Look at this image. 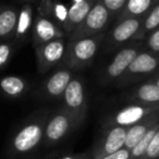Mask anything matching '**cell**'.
I'll use <instances>...</instances> for the list:
<instances>
[{
	"mask_svg": "<svg viewBox=\"0 0 159 159\" xmlns=\"http://www.w3.org/2000/svg\"><path fill=\"white\" fill-rule=\"evenodd\" d=\"M72 73L66 68L60 69L56 71L45 84V91L46 94L50 98H59L63 96L66 86L72 80Z\"/></svg>",
	"mask_w": 159,
	"mask_h": 159,
	"instance_id": "cell-15",
	"label": "cell"
},
{
	"mask_svg": "<svg viewBox=\"0 0 159 159\" xmlns=\"http://www.w3.org/2000/svg\"><path fill=\"white\" fill-rule=\"evenodd\" d=\"M158 3L159 0H129L125 8L118 16V21L126 18L145 16Z\"/></svg>",
	"mask_w": 159,
	"mask_h": 159,
	"instance_id": "cell-17",
	"label": "cell"
},
{
	"mask_svg": "<svg viewBox=\"0 0 159 159\" xmlns=\"http://www.w3.org/2000/svg\"><path fill=\"white\" fill-rule=\"evenodd\" d=\"M105 5V7L108 9L112 18L115 16H119L122 10L125 8L126 3L129 2V0H100Z\"/></svg>",
	"mask_w": 159,
	"mask_h": 159,
	"instance_id": "cell-23",
	"label": "cell"
},
{
	"mask_svg": "<svg viewBox=\"0 0 159 159\" xmlns=\"http://www.w3.org/2000/svg\"><path fill=\"white\" fill-rule=\"evenodd\" d=\"M145 16L126 18L117 21L116 26L111 30L108 37V46L110 49L121 48L135 39Z\"/></svg>",
	"mask_w": 159,
	"mask_h": 159,
	"instance_id": "cell-8",
	"label": "cell"
},
{
	"mask_svg": "<svg viewBox=\"0 0 159 159\" xmlns=\"http://www.w3.org/2000/svg\"><path fill=\"white\" fill-rule=\"evenodd\" d=\"M105 39V33L82 38L66 44L63 63L68 69L80 70L93 62L99 46Z\"/></svg>",
	"mask_w": 159,
	"mask_h": 159,
	"instance_id": "cell-1",
	"label": "cell"
},
{
	"mask_svg": "<svg viewBox=\"0 0 159 159\" xmlns=\"http://www.w3.org/2000/svg\"><path fill=\"white\" fill-rule=\"evenodd\" d=\"M0 89L8 97H21L29 89V83L24 79L16 75H9L0 80Z\"/></svg>",
	"mask_w": 159,
	"mask_h": 159,
	"instance_id": "cell-20",
	"label": "cell"
},
{
	"mask_svg": "<svg viewBox=\"0 0 159 159\" xmlns=\"http://www.w3.org/2000/svg\"><path fill=\"white\" fill-rule=\"evenodd\" d=\"M148 82L154 83V84H156L157 86H159V73L157 75H154V76H152V79L148 80Z\"/></svg>",
	"mask_w": 159,
	"mask_h": 159,
	"instance_id": "cell-28",
	"label": "cell"
},
{
	"mask_svg": "<svg viewBox=\"0 0 159 159\" xmlns=\"http://www.w3.org/2000/svg\"><path fill=\"white\" fill-rule=\"evenodd\" d=\"M63 108L74 116L80 122L84 120L87 111V102L82 80L72 79L63 93Z\"/></svg>",
	"mask_w": 159,
	"mask_h": 159,
	"instance_id": "cell-7",
	"label": "cell"
},
{
	"mask_svg": "<svg viewBox=\"0 0 159 159\" xmlns=\"http://www.w3.org/2000/svg\"><path fill=\"white\" fill-rule=\"evenodd\" d=\"M111 19L112 16L99 0L89 12V14L83 19L82 22L69 35V42H74L77 39L105 33V30L108 26Z\"/></svg>",
	"mask_w": 159,
	"mask_h": 159,
	"instance_id": "cell-2",
	"label": "cell"
},
{
	"mask_svg": "<svg viewBox=\"0 0 159 159\" xmlns=\"http://www.w3.org/2000/svg\"><path fill=\"white\" fill-rule=\"evenodd\" d=\"M64 159H81V158H76V157H69V158H64Z\"/></svg>",
	"mask_w": 159,
	"mask_h": 159,
	"instance_id": "cell-29",
	"label": "cell"
},
{
	"mask_svg": "<svg viewBox=\"0 0 159 159\" xmlns=\"http://www.w3.org/2000/svg\"><path fill=\"white\" fill-rule=\"evenodd\" d=\"M145 46L147 47L148 51L159 55V26L146 36Z\"/></svg>",
	"mask_w": 159,
	"mask_h": 159,
	"instance_id": "cell-24",
	"label": "cell"
},
{
	"mask_svg": "<svg viewBox=\"0 0 159 159\" xmlns=\"http://www.w3.org/2000/svg\"><path fill=\"white\" fill-rule=\"evenodd\" d=\"M159 72V55L150 51H141L129 66L122 76L118 79L119 85L136 82L144 77L152 76Z\"/></svg>",
	"mask_w": 159,
	"mask_h": 159,
	"instance_id": "cell-3",
	"label": "cell"
},
{
	"mask_svg": "<svg viewBox=\"0 0 159 159\" xmlns=\"http://www.w3.org/2000/svg\"><path fill=\"white\" fill-rule=\"evenodd\" d=\"M128 128L124 126H110L108 132L99 141L92 152V159H102L122 149L125 143Z\"/></svg>",
	"mask_w": 159,
	"mask_h": 159,
	"instance_id": "cell-11",
	"label": "cell"
},
{
	"mask_svg": "<svg viewBox=\"0 0 159 159\" xmlns=\"http://www.w3.org/2000/svg\"><path fill=\"white\" fill-rule=\"evenodd\" d=\"M144 159H159V129L150 141Z\"/></svg>",
	"mask_w": 159,
	"mask_h": 159,
	"instance_id": "cell-25",
	"label": "cell"
},
{
	"mask_svg": "<svg viewBox=\"0 0 159 159\" xmlns=\"http://www.w3.org/2000/svg\"><path fill=\"white\" fill-rule=\"evenodd\" d=\"M159 105H131V106L124 107L123 109L119 110L110 120L109 125L110 126H124L130 128L135 123L139 122L146 116L150 115L154 111L158 110Z\"/></svg>",
	"mask_w": 159,
	"mask_h": 159,
	"instance_id": "cell-12",
	"label": "cell"
},
{
	"mask_svg": "<svg viewBox=\"0 0 159 159\" xmlns=\"http://www.w3.org/2000/svg\"><path fill=\"white\" fill-rule=\"evenodd\" d=\"M33 27V8L29 3H25L19 11L18 23L14 31L13 39L16 43H21L26 38L29 32Z\"/></svg>",
	"mask_w": 159,
	"mask_h": 159,
	"instance_id": "cell-18",
	"label": "cell"
},
{
	"mask_svg": "<svg viewBox=\"0 0 159 159\" xmlns=\"http://www.w3.org/2000/svg\"><path fill=\"white\" fill-rule=\"evenodd\" d=\"M21 1H30V0H21Z\"/></svg>",
	"mask_w": 159,
	"mask_h": 159,
	"instance_id": "cell-30",
	"label": "cell"
},
{
	"mask_svg": "<svg viewBox=\"0 0 159 159\" xmlns=\"http://www.w3.org/2000/svg\"><path fill=\"white\" fill-rule=\"evenodd\" d=\"M130 158V150L125 149V148H122V149L118 150V152H113L111 155L104 157L102 159H129Z\"/></svg>",
	"mask_w": 159,
	"mask_h": 159,
	"instance_id": "cell-27",
	"label": "cell"
},
{
	"mask_svg": "<svg viewBox=\"0 0 159 159\" xmlns=\"http://www.w3.org/2000/svg\"><path fill=\"white\" fill-rule=\"evenodd\" d=\"M66 49V43L64 38H57L37 47L35 52L39 73L47 72L60 61H63Z\"/></svg>",
	"mask_w": 159,
	"mask_h": 159,
	"instance_id": "cell-9",
	"label": "cell"
},
{
	"mask_svg": "<svg viewBox=\"0 0 159 159\" xmlns=\"http://www.w3.org/2000/svg\"><path fill=\"white\" fill-rule=\"evenodd\" d=\"M159 26V3L155 6L145 16L142 26L139 29L134 40H142L148 35L152 31Z\"/></svg>",
	"mask_w": 159,
	"mask_h": 159,
	"instance_id": "cell-21",
	"label": "cell"
},
{
	"mask_svg": "<svg viewBox=\"0 0 159 159\" xmlns=\"http://www.w3.org/2000/svg\"><path fill=\"white\" fill-rule=\"evenodd\" d=\"M12 51H13L12 45L7 44V43L0 44V68L7 66V63L10 61Z\"/></svg>",
	"mask_w": 159,
	"mask_h": 159,
	"instance_id": "cell-26",
	"label": "cell"
},
{
	"mask_svg": "<svg viewBox=\"0 0 159 159\" xmlns=\"http://www.w3.org/2000/svg\"><path fill=\"white\" fill-rule=\"evenodd\" d=\"M98 1L99 0H72V5L68 9V16L62 25L64 33L70 35Z\"/></svg>",
	"mask_w": 159,
	"mask_h": 159,
	"instance_id": "cell-14",
	"label": "cell"
},
{
	"mask_svg": "<svg viewBox=\"0 0 159 159\" xmlns=\"http://www.w3.org/2000/svg\"><path fill=\"white\" fill-rule=\"evenodd\" d=\"M157 124H159V109L146 116L144 119L135 123L134 125L128 128L124 148L131 150Z\"/></svg>",
	"mask_w": 159,
	"mask_h": 159,
	"instance_id": "cell-13",
	"label": "cell"
},
{
	"mask_svg": "<svg viewBox=\"0 0 159 159\" xmlns=\"http://www.w3.org/2000/svg\"><path fill=\"white\" fill-rule=\"evenodd\" d=\"M42 6L43 8H45V14L44 16H52L51 20H53L56 23H60L61 25H63L64 21H66V16H68V9L64 7L63 5L60 3L52 2L50 0H42Z\"/></svg>",
	"mask_w": 159,
	"mask_h": 159,
	"instance_id": "cell-22",
	"label": "cell"
},
{
	"mask_svg": "<svg viewBox=\"0 0 159 159\" xmlns=\"http://www.w3.org/2000/svg\"><path fill=\"white\" fill-rule=\"evenodd\" d=\"M130 99L134 104L159 105V86L150 82L137 87L130 95Z\"/></svg>",
	"mask_w": 159,
	"mask_h": 159,
	"instance_id": "cell-16",
	"label": "cell"
},
{
	"mask_svg": "<svg viewBox=\"0 0 159 159\" xmlns=\"http://www.w3.org/2000/svg\"><path fill=\"white\" fill-rule=\"evenodd\" d=\"M142 46H143L142 42L139 43V40H133L130 44L122 47L105 70L102 82H112L122 76L129 66L135 59V57L142 51Z\"/></svg>",
	"mask_w": 159,
	"mask_h": 159,
	"instance_id": "cell-6",
	"label": "cell"
},
{
	"mask_svg": "<svg viewBox=\"0 0 159 159\" xmlns=\"http://www.w3.org/2000/svg\"><path fill=\"white\" fill-rule=\"evenodd\" d=\"M19 11L13 7H6L0 10V38H11L14 35Z\"/></svg>",
	"mask_w": 159,
	"mask_h": 159,
	"instance_id": "cell-19",
	"label": "cell"
},
{
	"mask_svg": "<svg viewBox=\"0 0 159 159\" xmlns=\"http://www.w3.org/2000/svg\"><path fill=\"white\" fill-rule=\"evenodd\" d=\"M66 33L63 29H60L59 24L51 20L50 18L38 14L32 27V39H33L34 49L42 45L49 43L57 38H63Z\"/></svg>",
	"mask_w": 159,
	"mask_h": 159,
	"instance_id": "cell-10",
	"label": "cell"
},
{
	"mask_svg": "<svg viewBox=\"0 0 159 159\" xmlns=\"http://www.w3.org/2000/svg\"><path fill=\"white\" fill-rule=\"evenodd\" d=\"M46 121L47 118L45 116L25 124L14 136L12 142L13 149L16 152L24 154L37 147L44 137Z\"/></svg>",
	"mask_w": 159,
	"mask_h": 159,
	"instance_id": "cell-5",
	"label": "cell"
},
{
	"mask_svg": "<svg viewBox=\"0 0 159 159\" xmlns=\"http://www.w3.org/2000/svg\"><path fill=\"white\" fill-rule=\"evenodd\" d=\"M80 123L81 122L74 116L62 107L47 119L44 134L45 142L48 145L58 143L77 128Z\"/></svg>",
	"mask_w": 159,
	"mask_h": 159,
	"instance_id": "cell-4",
	"label": "cell"
}]
</instances>
